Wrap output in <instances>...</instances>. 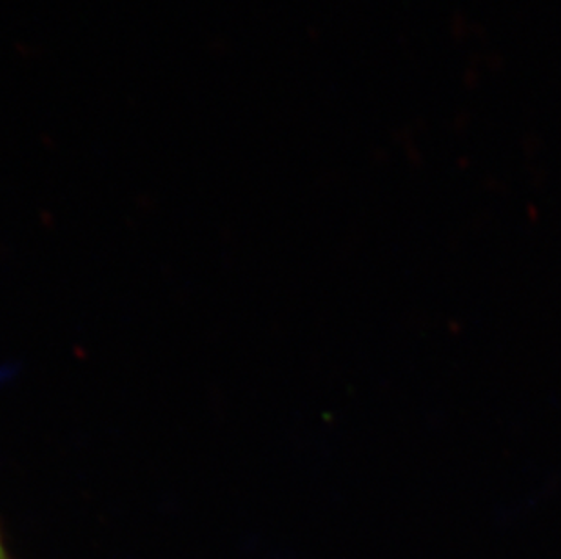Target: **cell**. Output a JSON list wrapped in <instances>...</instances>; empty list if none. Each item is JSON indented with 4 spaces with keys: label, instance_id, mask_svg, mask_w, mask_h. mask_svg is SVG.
I'll return each instance as SVG.
<instances>
[{
    "label": "cell",
    "instance_id": "1",
    "mask_svg": "<svg viewBox=\"0 0 561 559\" xmlns=\"http://www.w3.org/2000/svg\"><path fill=\"white\" fill-rule=\"evenodd\" d=\"M0 559H10L8 552H5L4 541H2V536H0Z\"/></svg>",
    "mask_w": 561,
    "mask_h": 559
}]
</instances>
